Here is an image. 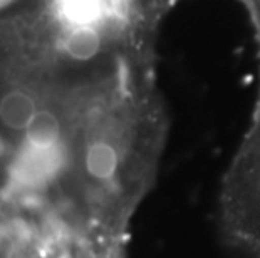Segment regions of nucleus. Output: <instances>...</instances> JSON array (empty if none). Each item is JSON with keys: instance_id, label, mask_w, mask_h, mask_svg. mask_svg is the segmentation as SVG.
I'll return each instance as SVG.
<instances>
[{"instance_id": "f257e3e1", "label": "nucleus", "mask_w": 260, "mask_h": 258, "mask_svg": "<svg viewBox=\"0 0 260 258\" xmlns=\"http://www.w3.org/2000/svg\"><path fill=\"white\" fill-rule=\"evenodd\" d=\"M161 158L106 57L0 0V258H128Z\"/></svg>"}, {"instance_id": "f03ea898", "label": "nucleus", "mask_w": 260, "mask_h": 258, "mask_svg": "<svg viewBox=\"0 0 260 258\" xmlns=\"http://www.w3.org/2000/svg\"><path fill=\"white\" fill-rule=\"evenodd\" d=\"M220 238L240 258H260V86L250 124L220 183Z\"/></svg>"}, {"instance_id": "7ed1b4c3", "label": "nucleus", "mask_w": 260, "mask_h": 258, "mask_svg": "<svg viewBox=\"0 0 260 258\" xmlns=\"http://www.w3.org/2000/svg\"><path fill=\"white\" fill-rule=\"evenodd\" d=\"M133 2L140 5L145 12L153 15L154 19L163 20L165 15L170 12L171 7H173L178 0H133Z\"/></svg>"}]
</instances>
